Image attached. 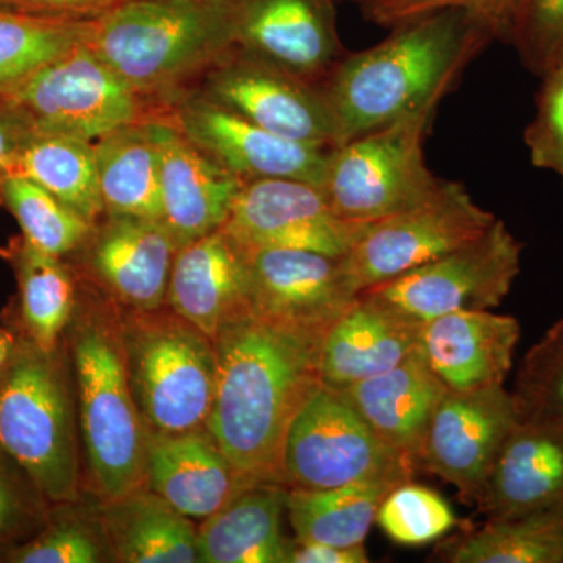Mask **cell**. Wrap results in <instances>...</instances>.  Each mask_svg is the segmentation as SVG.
<instances>
[{"label": "cell", "instance_id": "obj_1", "mask_svg": "<svg viewBox=\"0 0 563 563\" xmlns=\"http://www.w3.org/2000/svg\"><path fill=\"white\" fill-rule=\"evenodd\" d=\"M322 340L251 310L213 336L217 388L207 432L247 479L284 485L285 440L321 385Z\"/></svg>", "mask_w": 563, "mask_h": 563}, {"label": "cell", "instance_id": "obj_2", "mask_svg": "<svg viewBox=\"0 0 563 563\" xmlns=\"http://www.w3.org/2000/svg\"><path fill=\"white\" fill-rule=\"evenodd\" d=\"M493 41L465 11L442 10L395 25L376 46L347 52L322 85L335 120L336 146L439 107Z\"/></svg>", "mask_w": 563, "mask_h": 563}, {"label": "cell", "instance_id": "obj_3", "mask_svg": "<svg viewBox=\"0 0 563 563\" xmlns=\"http://www.w3.org/2000/svg\"><path fill=\"white\" fill-rule=\"evenodd\" d=\"M85 44L139 95H162L232 49L229 0L114 3L91 18Z\"/></svg>", "mask_w": 563, "mask_h": 563}, {"label": "cell", "instance_id": "obj_4", "mask_svg": "<svg viewBox=\"0 0 563 563\" xmlns=\"http://www.w3.org/2000/svg\"><path fill=\"white\" fill-rule=\"evenodd\" d=\"M0 450L41 495L74 501L79 487L68 390L54 352L14 347L0 372Z\"/></svg>", "mask_w": 563, "mask_h": 563}, {"label": "cell", "instance_id": "obj_5", "mask_svg": "<svg viewBox=\"0 0 563 563\" xmlns=\"http://www.w3.org/2000/svg\"><path fill=\"white\" fill-rule=\"evenodd\" d=\"M136 313L122 350L144 429L166 435L207 429L217 388L213 340L177 314Z\"/></svg>", "mask_w": 563, "mask_h": 563}, {"label": "cell", "instance_id": "obj_6", "mask_svg": "<svg viewBox=\"0 0 563 563\" xmlns=\"http://www.w3.org/2000/svg\"><path fill=\"white\" fill-rule=\"evenodd\" d=\"M81 439L92 483L117 501L146 483V429L129 384L124 350L106 325L87 322L73 344Z\"/></svg>", "mask_w": 563, "mask_h": 563}, {"label": "cell", "instance_id": "obj_7", "mask_svg": "<svg viewBox=\"0 0 563 563\" xmlns=\"http://www.w3.org/2000/svg\"><path fill=\"white\" fill-rule=\"evenodd\" d=\"M437 109L428 107L332 147L320 188L340 218L372 224L435 192L443 179L429 169L424 143Z\"/></svg>", "mask_w": 563, "mask_h": 563}, {"label": "cell", "instance_id": "obj_8", "mask_svg": "<svg viewBox=\"0 0 563 563\" xmlns=\"http://www.w3.org/2000/svg\"><path fill=\"white\" fill-rule=\"evenodd\" d=\"M146 99L87 46L77 44L0 95V107L24 131L96 143L152 120Z\"/></svg>", "mask_w": 563, "mask_h": 563}, {"label": "cell", "instance_id": "obj_9", "mask_svg": "<svg viewBox=\"0 0 563 563\" xmlns=\"http://www.w3.org/2000/svg\"><path fill=\"white\" fill-rule=\"evenodd\" d=\"M413 463L383 442L342 393L320 385L296 415L282 453L287 488L412 481Z\"/></svg>", "mask_w": 563, "mask_h": 563}, {"label": "cell", "instance_id": "obj_10", "mask_svg": "<svg viewBox=\"0 0 563 563\" xmlns=\"http://www.w3.org/2000/svg\"><path fill=\"white\" fill-rule=\"evenodd\" d=\"M521 252L523 243L496 218L476 239L362 292L421 324L448 313L493 310L512 290Z\"/></svg>", "mask_w": 563, "mask_h": 563}, {"label": "cell", "instance_id": "obj_11", "mask_svg": "<svg viewBox=\"0 0 563 563\" xmlns=\"http://www.w3.org/2000/svg\"><path fill=\"white\" fill-rule=\"evenodd\" d=\"M495 220L462 184L443 179L426 201L373 222L343 255L344 273L361 295L476 239Z\"/></svg>", "mask_w": 563, "mask_h": 563}, {"label": "cell", "instance_id": "obj_12", "mask_svg": "<svg viewBox=\"0 0 563 563\" xmlns=\"http://www.w3.org/2000/svg\"><path fill=\"white\" fill-rule=\"evenodd\" d=\"M372 224L340 218L318 185L263 179L244 181L221 231L244 251L299 250L343 257Z\"/></svg>", "mask_w": 563, "mask_h": 563}, {"label": "cell", "instance_id": "obj_13", "mask_svg": "<svg viewBox=\"0 0 563 563\" xmlns=\"http://www.w3.org/2000/svg\"><path fill=\"white\" fill-rule=\"evenodd\" d=\"M201 96L285 139L336 146L324 88L232 47L207 69Z\"/></svg>", "mask_w": 563, "mask_h": 563}, {"label": "cell", "instance_id": "obj_14", "mask_svg": "<svg viewBox=\"0 0 563 563\" xmlns=\"http://www.w3.org/2000/svg\"><path fill=\"white\" fill-rule=\"evenodd\" d=\"M520 421L512 391L504 385L444 393L426 432L420 466L477 503L496 455Z\"/></svg>", "mask_w": 563, "mask_h": 563}, {"label": "cell", "instance_id": "obj_15", "mask_svg": "<svg viewBox=\"0 0 563 563\" xmlns=\"http://www.w3.org/2000/svg\"><path fill=\"white\" fill-rule=\"evenodd\" d=\"M233 47L324 85L343 60L333 0H229Z\"/></svg>", "mask_w": 563, "mask_h": 563}, {"label": "cell", "instance_id": "obj_16", "mask_svg": "<svg viewBox=\"0 0 563 563\" xmlns=\"http://www.w3.org/2000/svg\"><path fill=\"white\" fill-rule=\"evenodd\" d=\"M181 132L244 181L292 179L318 185L332 147L285 139L203 96L172 114Z\"/></svg>", "mask_w": 563, "mask_h": 563}, {"label": "cell", "instance_id": "obj_17", "mask_svg": "<svg viewBox=\"0 0 563 563\" xmlns=\"http://www.w3.org/2000/svg\"><path fill=\"white\" fill-rule=\"evenodd\" d=\"M244 252L250 310L268 320L325 336L358 296L344 273L343 257L299 250Z\"/></svg>", "mask_w": 563, "mask_h": 563}, {"label": "cell", "instance_id": "obj_18", "mask_svg": "<svg viewBox=\"0 0 563 563\" xmlns=\"http://www.w3.org/2000/svg\"><path fill=\"white\" fill-rule=\"evenodd\" d=\"M161 151L162 222L177 247L220 231L244 180L213 161L173 121L151 120Z\"/></svg>", "mask_w": 563, "mask_h": 563}, {"label": "cell", "instance_id": "obj_19", "mask_svg": "<svg viewBox=\"0 0 563 563\" xmlns=\"http://www.w3.org/2000/svg\"><path fill=\"white\" fill-rule=\"evenodd\" d=\"M477 506L488 520L563 509V422L520 420L496 455Z\"/></svg>", "mask_w": 563, "mask_h": 563}, {"label": "cell", "instance_id": "obj_20", "mask_svg": "<svg viewBox=\"0 0 563 563\" xmlns=\"http://www.w3.org/2000/svg\"><path fill=\"white\" fill-rule=\"evenodd\" d=\"M520 339L517 318L472 310L424 322L418 347L448 390L470 391L504 385Z\"/></svg>", "mask_w": 563, "mask_h": 563}, {"label": "cell", "instance_id": "obj_21", "mask_svg": "<svg viewBox=\"0 0 563 563\" xmlns=\"http://www.w3.org/2000/svg\"><path fill=\"white\" fill-rule=\"evenodd\" d=\"M250 288L246 252L220 229L177 247L166 301L213 340L222 324L250 310Z\"/></svg>", "mask_w": 563, "mask_h": 563}, {"label": "cell", "instance_id": "obj_22", "mask_svg": "<svg viewBox=\"0 0 563 563\" xmlns=\"http://www.w3.org/2000/svg\"><path fill=\"white\" fill-rule=\"evenodd\" d=\"M146 483L177 512L206 520L254 481L225 457L207 429L152 433L146 431Z\"/></svg>", "mask_w": 563, "mask_h": 563}, {"label": "cell", "instance_id": "obj_23", "mask_svg": "<svg viewBox=\"0 0 563 563\" xmlns=\"http://www.w3.org/2000/svg\"><path fill=\"white\" fill-rule=\"evenodd\" d=\"M177 244L162 221L107 214L90 263L107 290L136 312H158L168 295Z\"/></svg>", "mask_w": 563, "mask_h": 563}, {"label": "cell", "instance_id": "obj_24", "mask_svg": "<svg viewBox=\"0 0 563 563\" xmlns=\"http://www.w3.org/2000/svg\"><path fill=\"white\" fill-rule=\"evenodd\" d=\"M421 328V322L361 292L322 340L321 384L340 391L395 368L417 350Z\"/></svg>", "mask_w": 563, "mask_h": 563}, {"label": "cell", "instance_id": "obj_25", "mask_svg": "<svg viewBox=\"0 0 563 563\" xmlns=\"http://www.w3.org/2000/svg\"><path fill=\"white\" fill-rule=\"evenodd\" d=\"M446 391L420 347L395 368L340 390L376 435L417 468L426 432Z\"/></svg>", "mask_w": 563, "mask_h": 563}, {"label": "cell", "instance_id": "obj_26", "mask_svg": "<svg viewBox=\"0 0 563 563\" xmlns=\"http://www.w3.org/2000/svg\"><path fill=\"white\" fill-rule=\"evenodd\" d=\"M287 487L255 483L198 529L201 563H290L295 543L284 536Z\"/></svg>", "mask_w": 563, "mask_h": 563}, {"label": "cell", "instance_id": "obj_27", "mask_svg": "<svg viewBox=\"0 0 563 563\" xmlns=\"http://www.w3.org/2000/svg\"><path fill=\"white\" fill-rule=\"evenodd\" d=\"M106 214L162 221L161 151L151 120L92 143Z\"/></svg>", "mask_w": 563, "mask_h": 563}, {"label": "cell", "instance_id": "obj_28", "mask_svg": "<svg viewBox=\"0 0 563 563\" xmlns=\"http://www.w3.org/2000/svg\"><path fill=\"white\" fill-rule=\"evenodd\" d=\"M107 531L121 561L129 563L199 562L198 531L154 492H132L110 503Z\"/></svg>", "mask_w": 563, "mask_h": 563}, {"label": "cell", "instance_id": "obj_29", "mask_svg": "<svg viewBox=\"0 0 563 563\" xmlns=\"http://www.w3.org/2000/svg\"><path fill=\"white\" fill-rule=\"evenodd\" d=\"M11 176L35 181L92 224L106 214L90 141L25 131Z\"/></svg>", "mask_w": 563, "mask_h": 563}, {"label": "cell", "instance_id": "obj_30", "mask_svg": "<svg viewBox=\"0 0 563 563\" xmlns=\"http://www.w3.org/2000/svg\"><path fill=\"white\" fill-rule=\"evenodd\" d=\"M391 483L347 484L324 490L287 488V514L296 542L357 547L365 543Z\"/></svg>", "mask_w": 563, "mask_h": 563}, {"label": "cell", "instance_id": "obj_31", "mask_svg": "<svg viewBox=\"0 0 563 563\" xmlns=\"http://www.w3.org/2000/svg\"><path fill=\"white\" fill-rule=\"evenodd\" d=\"M451 563H563V509L488 520L440 548Z\"/></svg>", "mask_w": 563, "mask_h": 563}, {"label": "cell", "instance_id": "obj_32", "mask_svg": "<svg viewBox=\"0 0 563 563\" xmlns=\"http://www.w3.org/2000/svg\"><path fill=\"white\" fill-rule=\"evenodd\" d=\"M10 257L20 282L25 329L36 347L52 354L73 314L76 299L73 277L62 258L36 250L24 239L13 243Z\"/></svg>", "mask_w": 563, "mask_h": 563}, {"label": "cell", "instance_id": "obj_33", "mask_svg": "<svg viewBox=\"0 0 563 563\" xmlns=\"http://www.w3.org/2000/svg\"><path fill=\"white\" fill-rule=\"evenodd\" d=\"M91 18L44 16L0 5V95L87 41Z\"/></svg>", "mask_w": 563, "mask_h": 563}, {"label": "cell", "instance_id": "obj_34", "mask_svg": "<svg viewBox=\"0 0 563 563\" xmlns=\"http://www.w3.org/2000/svg\"><path fill=\"white\" fill-rule=\"evenodd\" d=\"M0 202L16 218L22 239L54 257L79 250L95 231L96 224L25 177L3 179Z\"/></svg>", "mask_w": 563, "mask_h": 563}, {"label": "cell", "instance_id": "obj_35", "mask_svg": "<svg viewBox=\"0 0 563 563\" xmlns=\"http://www.w3.org/2000/svg\"><path fill=\"white\" fill-rule=\"evenodd\" d=\"M512 395L520 420L563 422V314L526 352Z\"/></svg>", "mask_w": 563, "mask_h": 563}, {"label": "cell", "instance_id": "obj_36", "mask_svg": "<svg viewBox=\"0 0 563 563\" xmlns=\"http://www.w3.org/2000/svg\"><path fill=\"white\" fill-rule=\"evenodd\" d=\"M376 521L388 539L402 547L435 542L457 525L453 507L442 495L412 481L388 492Z\"/></svg>", "mask_w": 563, "mask_h": 563}, {"label": "cell", "instance_id": "obj_37", "mask_svg": "<svg viewBox=\"0 0 563 563\" xmlns=\"http://www.w3.org/2000/svg\"><path fill=\"white\" fill-rule=\"evenodd\" d=\"M528 0H363L366 20L383 27L442 10H462L492 33L495 41L514 44Z\"/></svg>", "mask_w": 563, "mask_h": 563}, {"label": "cell", "instance_id": "obj_38", "mask_svg": "<svg viewBox=\"0 0 563 563\" xmlns=\"http://www.w3.org/2000/svg\"><path fill=\"white\" fill-rule=\"evenodd\" d=\"M525 144L532 165L554 173L563 187V65H555L542 76Z\"/></svg>", "mask_w": 563, "mask_h": 563}, {"label": "cell", "instance_id": "obj_39", "mask_svg": "<svg viewBox=\"0 0 563 563\" xmlns=\"http://www.w3.org/2000/svg\"><path fill=\"white\" fill-rule=\"evenodd\" d=\"M514 46L536 76L553 69L563 47V0H528Z\"/></svg>", "mask_w": 563, "mask_h": 563}, {"label": "cell", "instance_id": "obj_40", "mask_svg": "<svg viewBox=\"0 0 563 563\" xmlns=\"http://www.w3.org/2000/svg\"><path fill=\"white\" fill-rule=\"evenodd\" d=\"M9 558L14 563H96L101 561V551L84 526L60 523L11 551Z\"/></svg>", "mask_w": 563, "mask_h": 563}, {"label": "cell", "instance_id": "obj_41", "mask_svg": "<svg viewBox=\"0 0 563 563\" xmlns=\"http://www.w3.org/2000/svg\"><path fill=\"white\" fill-rule=\"evenodd\" d=\"M0 5L44 16L95 18L113 0H0Z\"/></svg>", "mask_w": 563, "mask_h": 563}, {"label": "cell", "instance_id": "obj_42", "mask_svg": "<svg viewBox=\"0 0 563 563\" xmlns=\"http://www.w3.org/2000/svg\"><path fill=\"white\" fill-rule=\"evenodd\" d=\"M363 544L335 547V544L296 542L290 563H368Z\"/></svg>", "mask_w": 563, "mask_h": 563}, {"label": "cell", "instance_id": "obj_43", "mask_svg": "<svg viewBox=\"0 0 563 563\" xmlns=\"http://www.w3.org/2000/svg\"><path fill=\"white\" fill-rule=\"evenodd\" d=\"M24 129L0 107V184L13 174Z\"/></svg>", "mask_w": 563, "mask_h": 563}, {"label": "cell", "instance_id": "obj_44", "mask_svg": "<svg viewBox=\"0 0 563 563\" xmlns=\"http://www.w3.org/2000/svg\"><path fill=\"white\" fill-rule=\"evenodd\" d=\"M22 520H24V506L20 495L0 468V542L16 532Z\"/></svg>", "mask_w": 563, "mask_h": 563}, {"label": "cell", "instance_id": "obj_45", "mask_svg": "<svg viewBox=\"0 0 563 563\" xmlns=\"http://www.w3.org/2000/svg\"><path fill=\"white\" fill-rule=\"evenodd\" d=\"M14 344L13 335L9 331H3L0 329V372L5 368L7 363H9L11 355H13Z\"/></svg>", "mask_w": 563, "mask_h": 563}, {"label": "cell", "instance_id": "obj_46", "mask_svg": "<svg viewBox=\"0 0 563 563\" xmlns=\"http://www.w3.org/2000/svg\"><path fill=\"white\" fill-rule=\"evenodd\" d=\"M558 65H563V47L561 52V58H559Z\"/></svg>", "mask_w": 563, "mask_h": 563}, {"label": "cell", "instance_id": "obj_47", "mask_svg": "<svg viewBox=\"0 0 563 563\" xmlns=\"http://www.w3.org/2000/svg\"><path fill=\"white\" fill-rule=\"evenodd\" d=\"M120 2H128V0H113V5H114V3H120Z\"/></svg>", "mask_w": 563, "mask_h": 563}, {"label": "cell", "instance_id": "obj_48", "mask_svg": "<svg viewBox=\"0 0 563 563\" xmlns=\"http://www.w3.org/2000/svg\"><path fill=\"white\" fill-rule=\"evenodd\" d=\"M354 2L362 3V2H363V0H354Z\"/></svg>", "mask_w": 563, "mask_h": 563}]
</instances>
